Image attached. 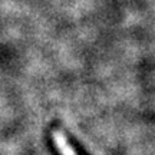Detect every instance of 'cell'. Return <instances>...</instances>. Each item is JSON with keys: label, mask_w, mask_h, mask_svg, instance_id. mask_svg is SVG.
Returning <instances> with one entry per match:
<instances>
[{"label": "cell", "mask_w": 155, "mask_h": 155, "mask_svg": "<svg viewBox=\"0 0 155 155\" xmlns=\"http://www.w3.org/2000/svg\"><path fill=\"white\" fill-rule=\"evenodd\" d=\"M52 139H53V144H55L56 150L61 152V155H79L62 131L55 129L52 132Z\"/></svg>", "instance_id": "obj_1"}]
</instances>
